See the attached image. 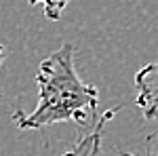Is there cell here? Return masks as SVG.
Instances as JSON below:
<instances>
[{"instance_id":"4","label":"cell","mask_w":158,"mask_h":156,"mask_svg":"<svg viewBox=\"0 0 158 156\" xmlns=\"http://www.w3.org/2000/svg\"><path fill=\"white\" fill-rule=\"evenodd\" d=\"M68 2H70V0H30L32 6H34V4H40V6L44 9V17L51 19V21H57V19H59L63 9L68 6Z\"/></svg>"},{"instance_id":"6","label":"cell","mask_w":158,"mask_h":156,"mask_svg":"<svg viewBox=\"0 0 158 156\" xmlns=\"http://www.w3.org/2000/svg\"><path fill=\"white\" fill-rule=\"evenodd\" d=\"M4 55H6V48L0 44V65H2V61H4Z\"/></svg>"},{"instance_id":"1","label":"cell","mask_w":158,"mask_h":156,"mask_svg":"<svg viewBox=\"0 0 158 156\" xmlns=\"http://www.w3.org/2000/svg\"><path fill=\"white\" fill-rule=\"evenodd\" d=\"M36 84L38 106L30 114L23 110L13 112V120L21 131H36L57 122H78L82 127L97 122L99 91L76 74L74 44L68 42L40 61Z\"/></svg>"},{"instance_id":"5","label":"cell","mask_w":158,"mask_h":156,"mask_svg":"<svg viewBox=\"0 0 158 156\" xmlns=\"http://www.w3.org/2000/svg\"><path fill=\"white\" fill-rule=\"evenodd\" d=\"M120 156H158V150H150L146 154H129V152H120Z\"/></svg>"},{"instance_id":"2","label":"cell","mask_w":158,"mask_h":156,"mask_svg":"<svg viewBox=\"0 0 158 156\" xmlns=\"http://www.w3.org/2000/svg\"><path fill=\"white\" fill-rule=\"evenodd\" d=\"M135 106L146 120H158V59L135 74Z\"/></svg>"},{"instance_id":"3","label":"cell","mask_w":158,"mask_h":156,"mask_svg":"<svg viewBox=\"0 0 158 156\" xmlns=\"http://www.w3.org/2000/svg\"><path fill=\"white\" fill-rule=\"evenodd\" d=\"M120 106L118 108H110L108 112H103L101 116L97 118V122L91 127V131L82 135L76 144H74L72 150H68L63 156H97L99 150H101V137H103V129L108 124L110 120L114 118L118 112H120Z\"/></svg>"}]
</instances>
